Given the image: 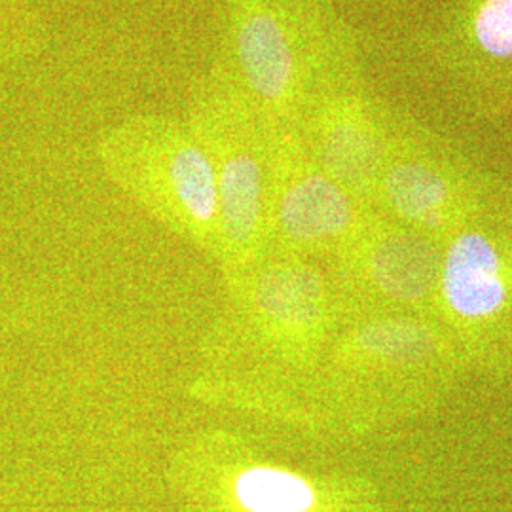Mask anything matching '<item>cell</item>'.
Returning <instances> with one entry per match:
<instances>
[{"label": "cell", "instance_id": "8fae6325", "mask_svg": "<svg viewBox=\"0 0 512 512\" xmlns=\"http://www.w3.org/2000/svg\"><path fill=\"white\" fill-rule=\"evenodd\" d=\"M25 0H0V57L23 50L31 40V18Z\"/></svg>", "mask_w": 512, "mask_h": 512}, {"label": "cell", "instance_id": "3957f363", "mask_svg": "<svg viewBox=\"0 0 512 512\" xmlns=\"http://www.w3.org/2000/svg\"><path fill=\"white\" fill-rule=\"evenodd\" d=\"M219 52L258 110L294 126L311 82L346 40L327 0H224Z\"/></svg>", "mask_w": 512, "mask_h": 512}, {"label": "cell", "instance_id": "9c48e42d", "mask_svg": "<svg viewBox=\"0 0 512 512\" xmlns=\"http://www.w3.org/2000/svg\"><path fill=\"white\" fill-rule=\"evenodd\" d=\"M357 346L368 355L380 357L385 361H412L421 359L429 342L418 327L401 323H382L368 325L365 329L359 330Z\"/></svg>", "mask_w": 512, "mask_h": 512}, {"label": "cell", "instance_id": "6da1fadb", "mask_svg": "<svg viewBox=\"0 0 512 512\" xmlns=\"http://www.w3.org/2000/svg\"><path fill=\"white\" fill-rule=\"evenodd\" d=\"M184 120L215 169L220 256L234 262L255 260L270 243L272 122L245 93L219 50L190 86Z\"/></svg>", "mask_w": 512, "mask_h": 512}, {"label": "cell", "instance_id": "30bf717a", "mask_svg": "<svg viewBox=\"0 0 512 512\" xmlns=\"http://www.w3.org/2000/svg\"><path fill=\"white\" fill-rule=\"evenodd\" d=\"M475 37L486 54L512 57V0H484L475 18Z\"/></svg>", "mask_w": 512, "mask_h": 512}, {"label": "cell", "instance_id": "52a82bcc", "mask_svg": "<svg viewBox=\"0 0 512 512\" xmlns=\"http://www.w3.org/2000/svg\"><path fill=\"white\" fill-rule=\"evenodd\" d=\"M376 190L393 213L420 226L442 228L452 224L456 209L452 184L433 165L416 160H385Z\"/></svg>", "mask_w": 512, "mask_h": 512}, {"label": "cell", "instance_id": "8992f818", "mask_svg": "<svg viewBox=\"0 0 512 512\" xmlns=\"http://www.w3.org/2000/svg\"><path fill=\"white\" fill-rule=\"evenodd\" d=\"M255 306L274 329L306 334L323 317L327 296L321 277L302 264H274L255 285Z\"/></svg>", "mask_w": 512, "mask_h": 512}, {"label": "cell", "instance_id": "7a4b0ae2", "mask_svg": "<svg viewBox=\"0 0 512 512\" xmlns=\"http://www.w3.org/2000/svg\"><path fill=\"white\" fill-rule=\"evenodd\" d=\"M97 156L112 183L150 215L220 255L215 169L184 118L128 116L101 133Z\"/></svg>", "mask_w": 512, "mask_h": 512}, {"label": "cell", "instance_id": "5b68a950", "mask_svg": "<svg viewBox=\"0 0 512 512\" xmlns=\"http://www.w3.org/2000/svg\"><path fill=\"white\" fill-rule=\"evenodd\" d=\"M346 243L363 256L376 289L395 300L420 302L439 289L442 258L420 239L380 234L363 222Z\"/></svg>", "mask_w": 512, "mask_h": 512}, {"label": "cell", "instance_id": "ba28073f", "mask_svg": "<svg viewBox=\"0 0 512 512\" xmlns=\"http://www.w3.org/2000/svg\"><path fill=\"white\" fill-rule=\"evenodd\" d=\"M234 495L247 512H308L315 503L310 484L274 467H253L236 478Z\"/></svg>", "mask_w": 512, "mask_h": 512}, {"label": "cell", "instance_id": "277c9868", "mask_svg": "<svg viewBox=\"0 0 512 512\" xmlns=\"http://www.w3.org/2000/svg\"><path fill=\"white\" fill-rule=\"evenodd\" d=\"M363 222L361 202L317 165L298 129L272 124L270 241L304 249L346 243Z\"/></svg>", "mask_w": 512, "mask_h": 512}]
</instances>
